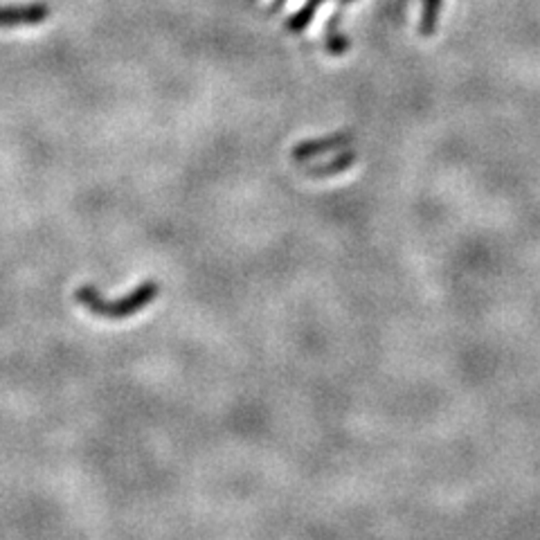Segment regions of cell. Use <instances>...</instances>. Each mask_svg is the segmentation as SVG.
<instances>
[{
	"label": "cell",
	"instance_id": "8992f818",
	"mask_svg": "<svg viewBox=\"0 0 540 540\" xmlns=\"http://www.w3.org/2000/svg\"><path fill=\"white\" fill-rule=\"evenodd\" d=\"M439 10H441V0H424V14H421V34L424 36H430L437 29V19H439Z\"/></svg>",
	"mask_w": 540,
	"mask_h": 540
},
{
	"label": "cell",
	"instance_id": "3957f363",
	"mask_svg": "<svg viewBox=\"0 0 540 540\" xmlns=\"http://www.w3.org/2000/svg\"><path fill=\"white\" fill-rule=\"evenodd\" d=\"M349 140V135H331V138H324V140H314V142H299L298 147L293 149V160H309L315 158V155L320 154H327V151L336 149V147H340L343 142Z\"/></svg>",
	"mask_w": 540,
	"mask_h": 540
},
{
	"label": "cell",
	"instance_id": "ba28073f",
	"mask_svg": "<svg viewBox=\"0 0 540 540\" xmlns=\"http://www.w3.org/2000/svg\"><path fill=\"white\" fill-rule=\"evenodd\" d=\"M284 5H286V0H275V3L270 5V12H280Z\"/></svg>",
	"mask_w": 540,
	"mask_h": 540
},
{
	"label": "cell",
	"instance_id": "7a4b0ae2",
	"mask_svg": "<svg viewBox=\"0 0 540 540\" xmlns=\"http://www.w3.org/2000/svg\"><path fill=\"white\" fill-rule=\"evenodd\" d=\"M50 7L44 3L32 5H0V28H23V25H39L48 20Z\"/></svg>",
	"mask_w": 540,
	"mask_h": 540
},
{
	"label": "cell",
	"instance_id": "5b68a950",
	"mask_svg": "<svg viewBox=\"0 0 540 540\" xmlns=\"http://www.w3.org/2000/svg\"><path fill=\"white\" fill-rule=\"evenodd\" d=\"M338 23H340V16L333 14L331 20H329V28H327V50L331 54H343L347 52L349 48V41L345 39V34H340V29H338Z\"/></svg>",
	"mask_w": 540,
	"mask_h": 540
},
{
	"label": "cell",
	"instance_id": "52a82bcc",
	"mask_svg": "<svg viewBox=\"0 0 540 540\" xmlns=\"http://www.w3.org/2000/svg\"><path fill=\"white\" fill-rule=\"evenodd\" d=\"M352 160H353V154H347L345 158L333 160L331 164H320V167L309 169V176H315V179H322V176H333V174H338V171L347 169L349 164H352Z\"/></svg>",
	"mask_w": 540,
	"mask_h": 540
},
{
	"label": "cell",
	"instance_id": "9c48e42d",
	"mask_svg": "<svg viewBox=\"0 0 540 540\" xmlns=\"http://www.w3.org/2000/svg\"><path fill=\"white\" fill-rule=\"evenodd\" d=\"M349 3H352V0H340V5H349Z\"/></svg>",
	"mask_w": 540,
	"mask_h": 540
},
{
	"label": "cell",
	"instance_id": "277c9868",
	"mask_svg": "<svg viewBox=\"0 0 540 540\" xmlns=\"http://www.w3.org/2000/svg\"><path fill=\"white\" fill-rule=\"evenodd\" d=\"M324 0H306V5L302 7L299 12H295L293 16H290L289 20H286V29H290V32H302V29L309 28V23L314 20L315 12H318V7L322 5Z\"/></svg>",
	"mask_w": 540,
	"mask_h": 540
},
{
	"label": "cell",
	"instance_id": "6da1fadb",
	"mask_svg": "<svg viewBox=\"0 0 540 540\" xmlns=\"http://www.w3.org/2000/svg\"><path fill=\"white\" fill-rule=\"evenodd\" d=\"M160 295V286L155 282H142L138 289L131 290L129 295L120 299H107L99 293V289L92 284L79 286L75 299L82 304L83 309L91 311L92 315L104 320H126L140 314Z\"/></svg>",
	"mask_w": 540,
	"mask_h": 540
}]
</instances>
